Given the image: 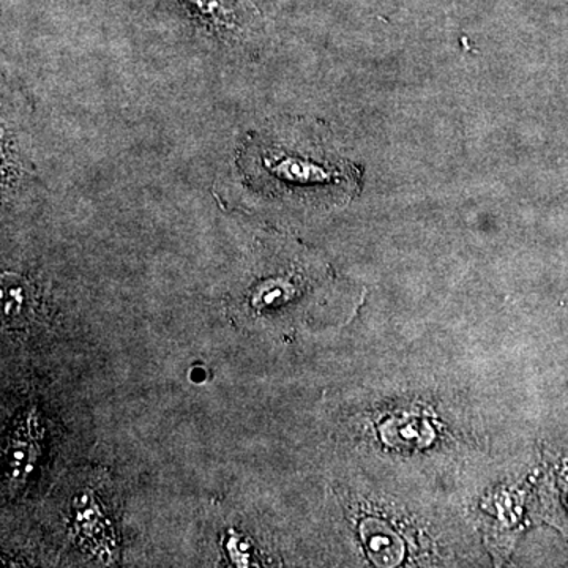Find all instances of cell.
Segmentation results:
<instances>
[{
    "label": "cell",
    "instance_id": "1",
    "mask_svg": "<svg viewBox=\"0 0 568 568\" xmlns=\"http://www.w3.org/2000/svg\"><path fill=\"white\" fill-rule=\"evenodd\" d=\"M24 290L18 280L11 282V276H3L2 282V308L3 315L9 317L21 316L24 310Z\"/></svg>",
    "mask_w": 568,
    "mask_h": 568
}]
</instances>
